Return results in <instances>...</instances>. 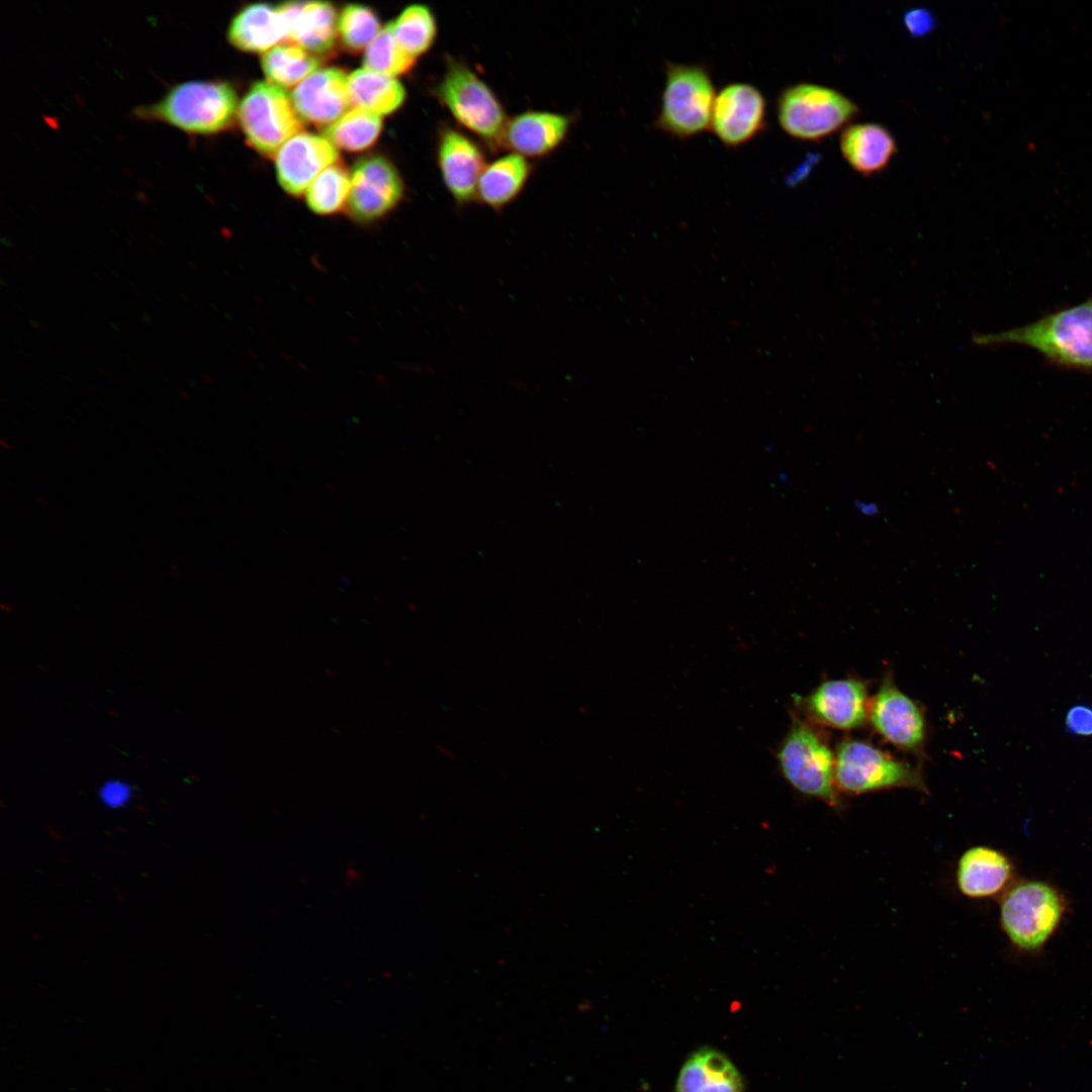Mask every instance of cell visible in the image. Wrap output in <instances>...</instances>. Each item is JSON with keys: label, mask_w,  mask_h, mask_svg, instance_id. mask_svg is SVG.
I'll return each mask as SVG.
<instances>
[{"label": "cell", "mask_w": 1092, "mask_h": 1092, "mask_svg": "<svg viewBox=\"0 0 1092 1092\" xmlns=\"http://www.w3.org/2000/svg\"><path fill=\"white\" fill-rule=\"evenodd\" d=\"M972 341L979 347L1022 346L1051 365L1092 372V294L1026 325L998 333L974 334Z\"/></svg>", "instance_id": "cell-1"}, {"label": "cell", "mask_w": 1092, "mask_h": 1092, "mask_svg": "<svg viewBox=\"0 0 1092 1092\" xmlns=\"http://www.w3.org/2000/svg\"><path fill=\"white\" fill-rule=\"evenodd\" d=\"M239 106L236 90L228 82L192 80L175 84L158 101L138 107L134 114L190 134L207 135L231 127Z\"/></svg>", "instance_id": "cell-2"}, {"label": "cell", "mask_w": 1092, "mask_h": 1092, "mask_svg": "<svg viewBox=\"0 0 1092 1092\" xmlns=\"http://www.w3.org/2000/svg\"><path fill=\"white\" fill-rule=\"evenodd\" d=\"M664 73L655 127L682 140L710 129L717 92L708 67L665 61Z\"/></svg>", "instance_id": "cell-3"}, {"label": "cell", "mask_w": 1092, "mask_h": 1092, "mask_svg": "<svg viewBox=\"0 0 1092 1092\" xmlns=\"http://www.w3.org/2000/svg\"><path fill=\"white\" fill-rule=\"evenodd\" d=\"M859 113L855 102L839 91L800 82L784 88L777 99V116L791 138L818 142L849 125Z\"/></svg>", "instance_id": "cell-4"}, {"label": "cell", "mask_w": 1092, "mask_h": 1092, "mask_svg": "<svg viewBox=\"0 0 1092 1092\" xmlns=\"http://www.w3.org/2000/svg\"><path fill=\"white\" fill-rule=\"evenodd\" d=\"M779 765L798 792L839 805L835 783V754L820 732L808 722L796 720L778 751Z\"/></svg>", "instance_id": "cell-5"}, {"label": "cell", "mask_w": 1092, "mask_h": 1092, "mask_svg": "<svg viewBox=\"0 0 1092 1092\" xmlns=\"http://www.w3.org/2000/svg\"><path fill=\"white\" fill-rule=\"evenodd\" d=\"M436 94L460 125L493 147L500 145L508 121L504 107L469 67L449 59Z\"/></svg>", "instance_id": "cell-6"}, {"label": "cell", "mask_w": 1092, "mask_h": 1092, "mask_svg": "<svg viewBox=\"0 0 1092 1092\" xmlns=\"http://www.w3.org/2000/svg\"><path fill=\"white\" fill-rule=\"evenodd\" d=\"M1064 911V900L1053 886L1040 881H1024L1005 894L1000 906V920L1015 946L1034 951L1053 935Z\"/></svg>", "instance_id": "cell-7"}, {"label": "cell", "mask_w": 1092, "mask_h": 1092, "mask_svg": "<svg viewBox=\"0 0 1092 1092\" xmlns=\"http://www.w3.org/2000/svg\"><path fill=\"white\" fill-rule=\"evenodd\" d=\"M838 791L859 795L893 788L925 791L919 771L861 740L841 742L835 753Z\"/></svg>", "instance_id": "cell-8"}, {"label": "cell", "mask_w": 1092, "mask_h": 1092, "mask_svg": "<svg viewBox=\"0 0 1092 1092\" xmlns=\"http://www.w3.org/2000/svg\"><path fill=\"white\" fill-rule=\"evenodd\" d=\"M238 118L249 145L267 157L276 156L303 128L291 96L268 81L250 87L240 103Z\"/></svg>", "instance_id": "cell-9"}, {"label": "cell", "mask_w": 1092, "mask_h": 1092, "mask_svg": "<svg viewBox=\"0 0 1092 1092\" xmlns=\"http://www.w3.org/2000/svg\"><path fill=\"white\" fill-rule=\"evenodd\" d=\"M402 196L403 182L394 165L382 156H368L353 167L345 208L356 222L371 223L393 210Z\"/></svg>", "instance_id": "cell-10"}, {"label": "cell", "mask_w": 1092, "mask_h": 1092, "mask_svg": "<svg viewBox=\"0 0 1092 1092\" xmlns=\"http://www.w3.org/2000/svg\"><path fill=\"white\" fill-rule=\"evenodd\" d=\"M766 128V100L745 82L729 83L716 94L710 129L728 148L743 146Z\"/></svg>", "instance_id": "cell-11"}, {"label": "cell", "mask_w": 1092, "mask_h": 1092, "mask_svg": "<svg viewBox=\"0 0 1092 1092\" xmlns=\"http://www.w3.org/2000/svg\"><path fill=\"white\" fill-rule=\"evenodd\" d=\"M869 719L881 737L900 749L916 751L924 742L921 709L889 678L870 702Z\"/></svg>", "instance_id": "cell-12"}, {"label": "cell", "mask_w": 1092, "mask_h": 1092, "mask_svg": "<svg viewBox=\"0 0 1092 1092\" xmlns=\"http://www.w3.org/2000/svg\"><path fill=\"white\" fill-rule=\"evenodd\" d=\"M802 707L818 724L838 730L856 729L869 718L868 688L857 678L824 680L803 699Z\"/></svg>", "instance_id": "cell-13"}, {"label": "cell", "mask_w": 1092, "mask_h": 1092, "mask_svg": "<svg viewBox=\"0 0 1092 1092\" xmlns=\"http://www.w3.org/2000/svg\"><path fill=\"white\" fill-rule=\"evenodd\" d=\"M337 148L325 136L299 132L277 152L276 175L288 194L299 196L328 167L338 163Z\"/></svg>", "instance_id": "cell-14"}, {"label": "cell", "mask_w": 1092, "mask_h": 1092, "mask_svg": "<svg viewBox=\"0 0 1092 1092\" xmlns=\"http://www.w3.org/2000/svg\"><path fill=\"white\" fill-rule=\"evenodd\" d=\"M437 159L444 184L455 202H472L486 166L481 149L461 131L445 126L439 134Z\"/></svg>", "instance_id": "cell-15"}, {"label": "cell", "mask_w": 1092, "mask_h": 1092, "mask_svg": "<svg viewBox=\"0 0 1092 1092\" xmlns=\"http://www.w3.org/2000/svg\"><path fill=\"white\" fill-rule=\"evenodd\" d=\"M291 99L303 120L326 127L351 106L348 76L338 68L317 69L293 89Z\"/></svg>", "instance_id": "cell-16"}, {"label": "cell", "mask_w": 1092, "mask_h": 1092, "mask_svg": "<svg viewBox=\"0 0 1092 1092\" xmlns=\"http://www.w3.org/2000/svg\"><path fill=\"white\" fill-rule=\"evenodd\" d=\"M569 127L570 119L564 114L526 111L507 121L499 146L523 157H543L558 148Z\"/></svg>", "instance_id": "cell-17"}, {"label": "cell", "mask_w": 1092, "mask_h": 1092, "mask_svg": "<svg viewBox=\"0 0 1092 1092\" xmlns=\"http://www.w3.org/2000/svg\"><path fill=\"white\" fill-rule=\"evenodd\" d=\"M288 25L287 42L315 57L332 53L338 37L336 8L329 2H286L280 5Z\"/></svg>", "instance_id": "cell-18"}, {"label": "cell", "mask_w": 1092, "mask_h": 1092, "mask_svg": "<svg viewBox=\"0 0 1092 1092\" xmlns=\"http://www.w3.org/2000/svg\"><path fill=\"white\" fill-rule=\"evenodd\" d=\"M228 40L238 50L266 53L287 42L288 25L280 6L265 3L242 8L231 20Z\"/></svg>", "instance_id": "cell-19"}, {"label": "cell", "mask_w": 1092, "mask_h": 1092, "mask_svg": "<svg viewBox=\"0 0 1092 1092\" xmlns=\"http://www.w3.org/2000/svg\"><path fill=\"white\" fill-rule=\"evenodd\" d=\"M674 1092H744V1082L724 1053L703 1046L682 1064Z\"/></svg>", "instance_id": "cell-20"}, {"label": "cell", "mask_w": 1092, "mask_h": 1092, "mask_svg": "<svg viewBox=\"0 0 1092 1092\" xmlns=\"http://www.w3.org/2000/svg\"><path fill=\"white\" fill-rule=\"evenodd\" d=\"M1012 877V864L1001 851L978 845L960 857L956 881L960 892L970 898H988L1001 892Z\"/></svg>", "instance_id": "cell-21"}, {"label": "cell", "mask_w": 1092, "mask_h": 1092, "mask_svg": "<svg viewBox=\"0 0 1092 1092\" xmlns=\"http://www.w3.org/2000/svg\"><path fill=\"white\" fill-rule=\"evenodd\" d=\"M839 146L843 159L862 176L881 173L897 153L891 131L873 122L847 125L840 135Z\"/></svg>", "instance_id": "cell-22"}, {"label": "cell", "mask_w": 1092, "mask_h": 1092, "mask_svg": "<svg viewBox=\"0 0 1092 1092\" xmlns=\"http://www.w3.org/2000/svg\"><path fill=\"white\" fill-rule=\"evenodd\" d=\"M531 165L518 154L505 155L485 166L477 185L476 198L486 206L500 210L524 189Z\"/></svg>", "instance_id": "cell-23"}, {"label": "cell", "mask_w": 1092, "mask_h": 1092, "mask_svg": "<svg viewBox=\"0 0 1092 1092\" xmlns=\"http://www.w3.org/2000/svg\"><path fill=\"white\" fill-rule=\"evenodd\" d=\"M348 82L351 105L379 116L394 112L405 99V89L397 79L364 67L353 71Z\"/></svg>", "instance_id": "cell-24"}, {"label": "cell", "mask_w": 1092, "mask_h": 1092, "mask_svg": "<svg viewBox=\"0 0 1092 1092\" xmlns=\"http://www.w3.org/2000/svg\"><path fill=\"white\" fill-rule=\"evenodd\" d=\"M261 67L268 82L281 88H295L320 69V60L294 43L283 42L263 54Z\"/></svg>", "instance_id": "cell-25"}, {"label": "cell", "mask_w": 1092, "mask_h": 1092, "mask_svg": "<svg viewBox=\"0 0 1092 1092\" xmlns=\"http://www.w3.org/2000/svg\"><path fill=\"white\" fill-rule=\"evenodd\" d=\"M381 128L379 115L352 107L338 120L325 127V138L336 148L358 152L374 144Z\"/></svg>", "instance_id": "cell-26"}, {"label": "cell", "mask_w": 1092, "mask_h": 1092, "mask_svg": "<svg viewBox=\"0 0 1092 1092\" xmlns=\"http://www.w3.org/2000/svg\"><path fill=\"white\" fill-rule=\"evenodd\" d=\"M390 25L400 47L416 59L430 50L436 39L435 16L423 4L405 7Z\"/></svg>", "instance_id": "cell-27"}, {"label": "cell", "mask_w": 1092, "mask_h": 1092, "mask_svg": "<svg viewBox=\"0 0 1092 1092\" xmlns=\"http://www.w3.org/2000/svg\"><path fill=\"white\" fill-rule=\"evenodd\" d=\"M350 189L351 173L338 162L324 170L308 186L306 204L317 214L336 213L346 207Z\"/></svg>", "instance_id": "cell-28"}, {"label": "cell", "mask_w": 1092, "mask_h": 1092, "mask_svg": "<svg viewBox=\"0 0 1092 1092\" xmlns=\"http://www.w3.org/2000/svg\"><path fill=\"white\" fill-rule=\"evenodd\" d=\"M381 29L377 14L365 5H346L338 17V37L354 54L366 51Z\"/></svg>", "instance_id": "cell-29"}, {"label": "cell", "mask_w": 1092, "mask_h": 1092, "mask_svg": "<svg viewBox=\"0 0 1092 1092\" xmlns=\"http://www.w3.org/2000/svg\"><path fill=\"white\" fill-rule=\"evenodd\" d=\"M416 60L397 42L388 23L366 49L363 64L368 70L395 78L408 72Z\"/></svg>", "instance_id": "cell-30"}, {"label": "cell", "mask_w": 1092, "mask_h": 1092, "mask_svg": "<svg viewBox=\"0 0 1092 1092\" xmlns=\"http://www.w3.org/2000/svg\"><path fill=\"white\" fill-rule=\"evenodd\" d=\"M903 23L910 35L923 37L935 28L936 19L929 9L919 7L907 10L903 15Z\"/></svg>", "instance_id": "cell-31"}, {"label": "cell", "mask_w": 1092, "mask_h": 1092, "mask_svg": "<svg viewBox=\"0 0 1092 1092\" xmlns=\"http://www.w3.org/2000/svg\"><path fill=\"white\" fill-rule=\"evenodd\" d=\"M1065 727L1071 735L1092 736V707L1086 704L1072 706L1067 711Z\"/></svg>", "instance_id": "cell-32"}, {"label": "cell", "mask_w": 1092, "mask_h": 1092, "mask_svg": "<svg viewBox=\"0 0 1092 1092\" xmlns=\"http://www.w3.org/2000/svg\"><path fill=\"white\" fill-rule=\"evenodd\" d=\"M130 794L129 786L116 780L105 783L99 792L101 801L111 808L123 806L129 800Z\"/></svg>", "instance_id": "cell-33"}, {"label": "cell", "mask_w": 1092, "mask_h": 1092, "mask_svg": "<svg viewBox=\"0 0 1092 1092\" xmlns=\"http://www.w3.org/2000/svg\"><path fill=\"white\" fill-rule=\"evenodd\" d=\"M857 509H858V510H859V511H860V512H861V513H862L863 515H867V516H869V515H875V514H876V513L878 512V508H877V506H876L875 504H871V503H862V502H858V503H857Z\"/></svg>", "instance_id": "cell-34"}]
</instances>
